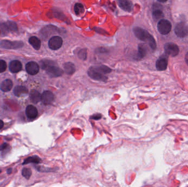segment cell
Instances as JSON below:
<instances>
[{"instance_id":"6da1fadb","label":"cell","mask_w":188,"mask_h":187,"mask_svg":"<svg viewBox=\"0 0 188 187\" xmlns=\"http://www.w3.org/2000/svg\"><path fill=\"white\" fill-rule=\"evenodd\" d=\"M133 32L134 35L138 39L143 41L148 42L151 49L155 50L156 48V43L155 39L148 31L144 29L137 26L133 29Z\"/></svg>"},{"instance_id":"7a4b0ae2","label":"cell","mask_w":188,"mask_h":187,"mask_svg":"<svg viewBox=\"0 0 188 187\" xmlns=\"http://www.w3.org/2000/svg\"><path fill=\"white\" fill-rule=\"evenodd\" d=\"M41 67L43 69L46 70L47 73L50 76L53 77L61 76L63 71L61 68L54 65V63L52 61H45L43 62Z\"/></svg>"},{"instance_id":"3957f363","label":"cell","mask_w":188,"mask_h":187,"mask_svg":"<svg viewBox=\"0 0 188 187\" xmlns=\"http://www.w3.org/2000/svg\"><path fill=\"white\" fill-rule=\"evenodd\" d=\"M172 29L171 22L167 20L163 19L158 21L157 23V30L160 34L167 35L169 34Z\"/></svg>"},{"instance_id":"277c9868","label":"cell","mask_w":188,"mask_h":187,"mask_svg":"<svg viewBox=\"0 0 188 187\" xmlns=\"http://www.w3.org/2000/svg\"><path fill=\"white\" fill-rule=\"evenodd\" d=\"M174 32L178 37L184 38L188 36V25L184 22L177 23L174 28Z\"/></svg>"},{"instance_id":"5b68a950","label":"cell","mask_w":188,"mask_h":187,"mask_svg":"<svg viewBox=\"0 0 188 187\" xmlns=\"http://www.w3.org/2000/svg\"><path fill=\"white\" fill-rule=\"evenodd\" d=\"M165 52L168 56L176 57L179 52V48L176 43L173 42L166 43L164 46Z\"/></svg>"},{"instance_id":"8992f818","label":"cell","mask_w":188,"mask_h":187,"mask_svg":"<svg viewBox=\"0 0 188 187\" xmlns=\"http://www.w3.org/2000/svg\"><path fill=\"white\" fill-rule=\"evenodd\" d=\"M62 39L60 36H55L51 37L49 41V48L52 50H57L62 45Z\"/></svg>"},{"instance_id":"52a82bcc","label":"cell","mask_w":188,"mask_h":187,"mask_svg":"<svg viewBox=\"0 0 188 187\" xmlns=\"http://www.w3.org/2000/svg\"><path fill=\"white\" fill-rule=\"evenodd\" d=\"M0 46L2 48L6 49H16L21 48L23 47V43L19 41H9L7 40H4L0 43Z\"/></svg>"},{"instance_id":"ba28073f","label":"cell","mask_w":188,"mask_h":187,"mask_svg":"<svg viewBox=\"0 0 188 187\" xmlns=\"http://www.w3.org/2000/svg\"><path fill=\"white\" fill-rule=\"evenodd\" d=\"M88 75L92 79L100 81L106 82L108 79V78L105 75L100 74L97 71L94 70V69H92L91 68H90L89 70Z\"/></svg>"},{"instance_id":"9c48e42d","label":"cell","mask_w":188,"mask_h":187,"mask_svg":"<svg viewBox=\"0 0 188 187\" xmlns=\"http://www.w3.org/2000/svg\"><path fill=\"white\" fill-rule=\"evenodd\" d=\"M54 95L52 92L49 91H46L42 94L41 97V100L45 105H49L54 102Z\"/></svg>"},{"instance_id":"30bf717a","label":"cell","mask_w":188,"mask_h":187,"mask_svg":"<svg viewBox=\"0 0 188 187\" xmlns=\"http://www.w3.org/2000/svg\"><path fill=\"white\" fill-rule=\"evenodd\" d=\"M26 68L27 73L31 75H36L39 71V66L34 62H30L27 63Z\"/></svg>"},{"instance_id":"8fae6325","label":"cell","mask_w":188,"mask_h":187,"mask_svg":"<svg viewBox=\"0 0 188 187\" xmlns=\"http://www.w3.org/2000/svg\"><path fill=\"white\" fill-rule=\"evenodd\" d=\"M168 65V59L165 57H161L157 60L156 67L158 71H165Z\"/></svg>"},{"instance_id":"7c38bea8","label":"cell","mask_w":188,"mask_h":187,"mask_svg":"<svg viewBox=\"0 0 188 187\" xmlns=\"http://www.w3.org/2000/svg\"><path fill=\"white\" fill-rule=\"evenodd\" d=\"M118 5L123 11L126 12L131 11L133 8V3L128 0H120L118 1Z\"/></svg>"},{"instance_id":"4fadbf2b","label":"cell","mask_w":188,"mask_h":187,"mask_svg":"<svg viewBox=\"0 0 188 187\" xmlns=\"http://www.w3.org/2000/svg\"><path fill=\"white\" fill-rule=\"evenodd\" d=\"M26 115L29 119H33L37 117L38 114L37 109L33 105H28L26 110Z\"/></svg>"},{"instance_id":"5bb4252c","label":"cell","mask_w":188,"mask_h":187,"mask_svg":"<svg viewBox=\"0 0 188 187\" xmlns=\"http://www.w3.org/2000/svg\"><path fill=\"white\" fill-rule=\"evenodd\" d=\"M9 68L12 73H16L22 70V65L20 62L18 60H13L10 63L9 65Z\"/></svg>"},{"instance_id":"9a60e30c","label":"cell","mask_w":188,"mask_h":187,"mask_svg":"<svg viewBox=\"0 0 188 187\" xmlns=\"http://www.w3.org/2000/svg\"><path fill=\"white\" fill-rule=\"evenodd\" d=\"M13 87V82L11 80H5L2 82L0 86V88L3 92H9Z\"/></svg>"},{"instance_id":"2e32d148","label":"cell","mask_w":188,"mask_h":187,"mask_svg":"<svg viewBox=\"0 0 188 187\" xmlns=\"http://www.w3.org/2000/svg\"><path fill=\"white\" fill-rule=\"evenodd\" d=\"M147 53L146 47L144 45L140 44L138 46V52L137 54V59L139 60L143 59Z\"/></svg>"},{"instance_id":"e0dca14e","label":"cell","mask_w":188,"mask_h":187,"mask_svg":"<svg viewBox=\"0 0 188 187\" xmlns=\"http://www.w3.org/2000/svg\"><path fill=\"white\" fill-rule=\"evenodd\" d=\"M63 67L64 71L66 72V74L68 75H72L74 74V72L75 71V65L72 63H66L63 65Z\"/></svg>"},{"instance_id":"ac0fdd59","label":"cell","mask_w":188,"mask_h":187,"mask_svg":"<svg viewBox=\"0 0 188 187\" xmlns=\"http://www.w3.org/2000/svg\"><path fill=\"white\" fill-rule=\"evenodd\" d=\"M94 70L97 71L100 74H108L111 73L112 70L110 68L107 67L105 65H101L98 66H95V67H91Z\"/></svg>"},{"instance_id":"d6986e66","label":"cell","mask_w":188,"mask_h":187,"mask_svg":"<svg viewBox=\"0 0 188 187\" xmlns=\"http://www.w3.org/2000/svg\"><path fill=\"white\" fill-rule=\"evenodd\" d=\"M30 98L31 99V102L35 104H37L41 100V97L40 93L37 90H32L30 92Z\"/></svg>"},{"instance_id":"ffe728a7","label":"cell","mask_w":188,"mask_h":187,"mask_svg":"<svg viewBox=\"0 0 188 187\" xmlns=\"http://www.w3.org/2000/svg\"><path fill=\"white\" fill-rule=\"evenodd\" d=\"M29 43L36 50H39L41 47L40 40L35 36H33L29 39Z\"/></svg>"},{"instance_id":"44dd1931","label":"cell","mask_w":188,"mask_h":187,"mask_svg":"<svg viewBox=\"0 0 188 187\" xmlns=\"http://www.w3.org/2000/svg\"><path fill=\"white\" fill-rule=\"evenodd\" d=\"M28 89L25 87L21 86H17L14 89V94L18 97L24 94L28 93Z\"/></svg>"},{"instance_id":"7402d4cb","label":"cell","mask_w":188,"mask_h":187,"mask_svg":"<svg viewBox=\"0 0 188 187\" xmlns=\"http://www.w3.org/2000/svg\"><path fill=\"white\" fill-rule=\"evenodd\" d=\"M165 15L163 13L162 11L160 9H155L154 11L152 12V17L154 20H159L163 19V18H164Z\"/></svg>"},{"instance_id":"603a6c76","label":"cell","mask_w":188,"mask_h":187,"mask_svg":"<svg viewBox=\"0 0 188 187\" xmlns=\"http://www.w3.org/2000/svg\"><path fill=\"white\" fill-rule=\"evenodd\" d=\"M41 162V159L37 156H33L29 157L26 159L23 163V165L28 164L29 163H34L39 164Z\"/></svg>"},{"instance_id":"cb8c5ba5","label":"cell","mask_w":188,"mask_h":187,"mask_svg":"<svg viewBox=\"0 0 188 187\" xmlns=\"http://www.w3.org/2000/svg\"><path fill=\"white\" fill-rule=\"evenodd\" d=\"M74 12L75 14L79 15L80 14H83L84 12V8L82 3H76L74 6Z\"/></svg>"},{"instance_id":"d4e9b609","label":"cell","mask_w":188,"mask_h":187,"mask_svg":"<svg viewBox=\"0 0 188 187\" xmlns=\"http://www.w3.org/2000/svg\"><path fill=\"white\" fill-rule=\"evenodd\" d=\"M5 28L7 30L9 29L11 31H17V26L16 23L12 22H8L6 24H4Z\"/></svg>"},{"instance_id":"484cf974","label":"cell","mask_w":188,"mask_h":187,"mask_svg":"<svg viewBox=\"0 0 188 187\" xmlns=\"http://www.w3.org/2000/svg\"><path fill=\"white\" fill-rule=\"evenodd\" d=\"M22 174L26 178L29 179L31 175V170L28 168H24L22 171Z\"/></svg>"},{"instance_id":"4316f807","label":"cell","mask_w":188,"mask_h":187,"mask_svg":"<svg viewBox=\"0 0 188 187\" xmlns=\"http://www.w3.org/2000/svg\"><path fill=\"white\" fill-rule=\"evenodd\" d=\"M78 57L81 59L85 60L86 59L87 57V52L86 49H81L78 53Z\"/></svg>"},{"instance_id":"83f0119b","label":"cell","mask_w":188,"mask_h":187,"mask_svg":"<svg viewBox=\"0 0 188 187\" xmlns=\"http://www.w3.org/2000/svg\"><path fill=\"white\" fill-rule=\"evenodd\" d=\"M7 64L3 60H0V73H3L6 70Z\"/></svg>"},{"instance_id":"f1b7e54d","label":"cell","mask_w":188,"mask_h":187,"mask_svg":"<svg viewBox=\"0 0 188 187\" xmlns=\"http://www.w3.org/2000/svg\"><path fill=\"white\" fill-rule=\"evenodd\" d=\"M101 115L100 114H94L92 116H91V119H94V120H100L101 118Z\"/></svg>"},{"instance_id":"f546056e","label":"cell","mask_w":188,"mask_h":187,"mask_svg":"<svg viewBox=\"0 0 188 187\" xmlns=\"http://www.w3.org/2000/svg\"><path fill=\"white\" fill-rule=\"evenodd\" d=\"M8 144L7 143H4L2 145L0 146V150L1 151H3L5 150L7 148H8Z\"/></svg>"},{"instance_id":"4dcf8cb0","label":"cell","mask_w":188,"mask_h":187,"mask_svg":"<svg viewBox=\"0 0 188 187\" xmlns=\"http://www.w3.org/2000/svg\"><path fill=\"white\" fill-rule=\"evenodd\" d=\"M185 61L186 64L188 65V52L186 53V54L185 56Z\"/></svg>"},{"instance_id":"1f68e13d","label":"cell","mask_w":188,"mask_h":187,"mask_svg":"<svg viewBox=\"0 0 188 187\" xmlns=\"http://www.w3.org/2000/svg\"><path fill=\"white\" fill-rule=\"evenodd\" d=\"M3 125L4 124H3V121L2 120H0V130L3 127Z\"/></svg>"},{"instance_id":"d6a6232c","label":"cell","mask_w":188,"mask_h":187,"mask_svg":"<svg viewBox=\"0 0 188 187\" xmlns=\"http://www.w3.org/2000/svg\"><path fill=\"white\" fill-rule=\"evenodd\" d=\"M12 172V169L11 168H9V170H7V173H9V174H10V173Z\"/></svg>"},{"instance_id":"836d02e7","label":"cell","mask_w":188,"mask_h":187,"mask_svg":"<svg viewBox=\"0 0 188 187\" xmlns=\"http://www.w3.org/2000/svg\"><path fill=\"white\" fill-rule=\"evenodd\" d=\"M158 2H161V3H164V2H166L167 1H158Z\"/></svg>"}]
</instances>
